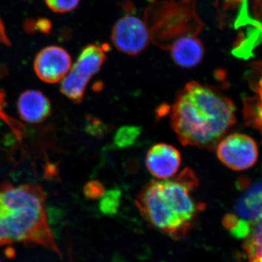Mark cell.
I'll return each mask as SVG.
<instances>
[{"mask_svg":"<svg viewBox=\"0 0 262 262\" xmlns=\"http://www.w3.org/2000/svg\"><path fill=\"white\" fill-rule=\"evenodd\" d=\"M170 123L183 145L211 149L235 123V107L212 88L190 82L177 94Z\"/></svg>","mask_w":262,"mask_h":262,"instance_id":"cell-1","label":"cell"},{"mask_svg":"<svg viewBox=\"0 0 262 262\" xmlns=\"http://www.w3.org/2000/svg\"><path fill=\"white\" fill-rule=\"evenodd\" d=\"M46 194L34 184H0V246L37 245L61 256L48 224Z\"/></svg>","mask_w":262,"mask_h":262,"instance_id":"cell-2","label":"cell"},{"mask_svg":"<svg viewBox=\"0 0 262 262\" xmlns=\"http://www.w3.org/2000/svg\"><path fill=\"white\" fill-rule=\"evenodd\" d=\"M177 179L151 181L138 194L136 206L144 220L170 238L180 241L192 229L205 209Z\"/></svg>","mask_w":262,"mask_h":262,"instance_id":"cell-3","label":"cell"},{"mask_svg":"<svg viewBox=\"0 0 262 262\" xmlns=\"http://www.w3.org/2000/svg\"><path fill=\"white\" fill-rule=\"evenodd\" d=\"M110 46L106 44L89 45L83 48L68 75L62 80L60 91L75 103L83 100L88 84L101 70Z\"/></svg>","mask_w":262,"mask_h":262,"instance_id":"cell-4","label":"cell"},{"mask_svg":"<svg viewBox=\"0 0 262 262\" xmlns=\"http://www.w3.org/2000/svg\"><path fill=\"white\" fill-rule=\"evenodd\" d=\"M111 38L114 46L119 51L136 56L147 47L149 29L141 19L128 12L114 26Z\"/></svg>","mask_w":262,"mask_h":262,"instance_id":"cell-5","label":"cell"},{"mask_svg":"<svg viewBox=\"0 0 262 262\" xmlns=\"http://www.w3.org/2000/svg\"><path fill=\"white\" fill-rule=\"evenodd\" d=\"M217 157L224 165L232 170H247L258 159L257 144L252 138L241 134H231L220 141Z\"/></svg>","mask_w":262,"mask_h":262,"instance_id":"cell-6","label":"cell"},{"mask_svg":"<svg viewBox=\"0 0 262 262\" xmlns=\"http://www.w3.org/2000/svg\"><path fill=\"white\" fill-rule=\"evenodd\" d=\"M71 63V56L65 49L58 46H49L42 49L36 56L34 72L43 82L55 84L64 78Z\"/></svg>","mask_w":262,"mask_h":262,"instance_id":"cell-7","label":"cell"},{"mask_svg":"<svg viewBox=\"0 0 262 262\" xmlns=\"http://www.w3.org/2000/svg\"><path fill=\"white\" fill-rule=\"evenodd\" d=\"M182 157L177 148L170 144H158L151 146L146 156V165L157 179L171 178L178 171Z\"/></svg>","mask_w":262,"mask_h":262,"instance_id":"cell-8","label":"cell"},{"mask_svg":"<svg viewBox=\"0 0 262 262\" xmlns=\"http://www.w3.org/2000/svg\"><path fill=\"white\" fill-rule=\"evenodd\" d=\"M18 113L23 121L37 124L46 120L51 112V103L41 91L27 90L19 96Z\"/></svg>","mask_w":262,"mask_h":262,"instance_id":"cell-9","label":"cell"},{"mask_svg":"<svg viewBox=\"0 0 262 262\" xmlns=\"http://www.w3.org/2000/svg\"><path fill=\"white\" fill-rule=\"evenodd\" d=\"M176 64L190 69L199 64L204 57V46L196 35L183 36L174 41L168 48Z\"/></svg>","mask_w":262,"mask_h":262,"instance_id":"cell-10","label":"cell"},{"mask_svg":"<svg viewBox=\"0 0 262 262\" xmlns=\"http://www.w3.org/2000/svg\"><path fill=\"white\" fill-rule=\"evenodd\" d=\"M235 211L241 219L248 222L262 218V181L255 183L239 198Z\"/></svg>","mask_w":262,"mask_h":262,"instance_id":"cell-11","label":"cell"},{"mask_svg":"<svg viewBox=\"0 0 262 262\" xmlns=\"http://www.w3.org/2000/svg\"><path fill=\"white\" fill-rule=\"evenodd\" d=\"M243 249L246 262H262V218L252 222Z\"/></svg>","mask_w":262,"mask_h":262,"instance_id":"cell-12","label":"cell"},{"mask_svg":"<svg viewBox=\"0 0 262 262\" xmlns=\"http://www.w3.org/2000/svg\"><path fill=\"white\" fill-rule=\"evenodd\" d=\"M141 134V127L136 125H126L120 127L114 137V144L119 149L130 147L136 144Z\"/></svg>","mask_w":262,"mask_h":262,"instance_id":"cell-13","label":"cell"},{"mask_svg":"<svg viewBox=\"0 0 262 262\" xmlns=\"http://www.w3.org/2000/svg\"><path fill=\"white\" fill-rule=\"evenodd\" d=\"M122 194V191L117 188L105 192L100 201V211L107 216L116 215L121 205Z\"/></svg>","mask_w":262,"mask_h":262,"instance_id":"cell-14","label":"cell"},{"mask_svg":"<svg viewBox=\"0 0 262 262\" xmlns=\"http://www.w3.org/2000/svg\"><path fill=\"white\" fill-rule=\"evenodd\" d=\"M80 0H46L48 8L55 13H67L75 10Z\"/></svg>","mask_w":262,"mask_h":262,"instance_id":"cell-15","label":"cell"},{"mask_svg":"<svg viewBox=\"0 0 262 262\" xmlns=\"http://www.w3.org/2000/svg\"><path fill=\"white\" fill-rule=\"evenodd\" d=\"M175 179L192 192L199 186L198 177L193 170L189 168L184 169Z\"/></svg>","mask_w":262,"mask_h":262,"instance_id":"cell-16","label":"cell"},{"mask_svg":"<svg viewBox=\"0 0 262 262\" xmlns=\"http://www.w3.org/2000/svg\"><path fill=\"white\" fill-rule=\"evenodd\" d=\"M84 194L86 198L91 200H97L102 198L104 194V186L98 181H91L84 185Z\"/></svg>","mask_w":262,"mask_h":262,"instance_id":"cell-17","label":"cell"},{"mask_svg":"<svg viewBox=\"0 0 262 262\" xmlns=\"http://www.w3.org/2000/svg\"><path fill=\"white\" fill-rule=\"evenodd\" d=\"M252 222L239 219L237 224L230 229L229 232L236 239H246L251 232Z\"/></svg>","mask_w":262,"mask_h":262,"instance_id":"cell-18","label":"cell"},{"mask_svg":"<svg viewBox=\"0 0 262 262\" xmlns=\"http://www.w3.org/2000/svg\"><path fill=\"white\" fill-rule=\"evenodd\" d=\"M26 29H29V32L32 29L38 30L43 33H48L51 31L52 25L51 21L48 19L40 18L37 20H29V23L26 24Z\"/></svg>","mask_w":262,"mask_h":262,"instance_id":"cell-19","label":"cell"},{"mask_svg":"<svg viewBox=\"0 0 262 262\" xmlns=\"http://www.w3.org/2000/svg\"><path fill=\"white\" fill-rule=\"evenodd\" d=\"M106 127L104 124L100 122L98 119H92L91 122H89L88 131L94 135L100 136L101 134H104Z\"/></svg>","mask_w":262,"mask_h":262,"instance_id":"cell-20","label":"cell"},{"mask_svg":"<svg viewBox=\"0 0 262 262\" xmlns=\"http://www.w3.org/2000/svg\"><path fill=\"white\" fill-rule=\"evenodd\" d=\"M4 93H3V91L0 90V117H1L2 118L4 119L5 121L8 122V125H10V126L13 127V125H15L14 122H13V120H12L9 117L7 116V115L3 113V104H4Z\"/></svg>","mask_w":262,"mask_h":262,"instance_id":"cell-21","label":"cell"},{"mask_svg":"<svg viewBox=\"0 0 262 262\" xmlns=\"http://www.w3.org/2000/svg\"><path fill=\"white\" fill-rule=\"evenodd\" d=\"M0 44L8 45L10 46V43L6 34L4 24L0 18Z\"/></svg>","mask_w":262,"mask_h":262,"instance_id":"cell-22","label":"cell"},{"mask_svg":"<svg viewBox=\"0 0 262 262\" xmlns=\"http://www.w3.org/2000/svg\"><path fill=\"white\" fill-rule=\"evenodd\" d=\"M113 262H126L125 261V260L123 259V258L122 257V256H118V255H117V256H114Z\"/></svg>","mask_w":262,"mask_h":262,"instance_id":"cell-23","label":"cell"},{"mask_svg":"<svg viewBox=\"0 0 262 262\" xmlns=\"http://www.w3.org/2000/svg\"><path fill=\"white\" fill-rule=\"evenodd\" d=\"M0 262H1V261H0Z\"/></svg>","mask_w":262,"mask_h":262,"instance_id":"cell-24","label":"cell"}]
</instances>
